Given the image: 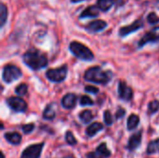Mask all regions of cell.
I'll use <instances>...</instances> for the list:
<instances>
[{"label": "cell", "mask_w": 159, "mask_h": 158, "mask_svg": "<svg viewBox=\"0 0 159 158\" xmlns=\"http://www.w3.org/2000/svg\"><path fill=\"white\" fill-rule=\"evenodd\" d=\"M93 101L89 96H82L80 99V104L82 106H88V105H93Z\"/></svg>", "instance_id": "f1b7e54d"}, {"label": "cell", "mask_w": 159, "mask_h": 158, "mask_svg": "<svg viewBox=\"0 0 159 158\" xmlns=\"http://www.w3.org/2000/svg\"><path fill=\"white\" fill-rule=\"evenodd\" d=\"M21 76V71L11 64L6 65L3 69V80L7 84H10L11 82L19 79Z\"/></svg>", "instance_id": "277c9868"}, {"label": "cell", "mask_w": 159, "mask_h": 158, "mask_svg": "<svg viewBox=\"0 0 159 158\" xmlns=\"http://www.w3.org/2000/svg\"><path fill=\"white\" fill-rule=\"evenodd\" d=\"M63 158H75L74 156H65V157Z\"/></svg>", "instance_id": "e575fe53"}, {"label": "cell", "mask_w": 159, "mask_h": 158, "mask_svg": "<svg viewBox=\"0 0 159 158\" xmlns=\"http://www.w3.org/2000/svg\"><path fill=\"white\" fill-rule=\"evenodd\" d=\"M111 156V151L107 148L105 142L101 143L98 148L91 153H88L86 158H108Z\"/></svg>", "instance_id": "ba28073f"}, {"label": "cell", "mask_w": 159, "mask_h": 158, "mask_svg": "<svg viewBox=\"0 0 159 158\" xmlns=\"http://www.w3.org/2000/svg\"><path fill=\"white\" fill-rule=\"evenodd\" d=\"M67 72H68V68L66 66H62L61 68L48 70L46 73V75L48 80L52 82L60 83V82H62L66 78Z\"/></svg>", "instance_id": "5b68a950"}, {"label": "cell", "mask_w": 159, "mask_h": 158, "mask_svg": "<svg viewBox=\"0 0 159 158\" xmlns=\"http://www.w3.org/2000/svg\"><path fill=\"white\" fill-rule=\"evenodd\" d=\"M103 120H104V123L106 126H111L113 124V117H112L111 113L108 110L105 111L103 114Z\"/></svg>", "instance_id": "4316f807"}, {"label": "cell", "mask_w": 159, "mask_h": 158, "mask_svg": "<svg viewBox=\"0 0 159 158\" xmlns=\"http://www.w3.org/2000/svg\"><path fill=\"white\" fill-rule=\"evenodd\" d=\"M70 50L76 58L83 61H91L94 58L92 51L89 47L76 41H74L70 44Z\"/></svg>", "instance_id": "3957f363"}, {"label": "cell", "mask_w": 159, "mask_h": 158, "mask_svg": "<svg viewBox=\"0 0 159 158\" xmlns=\"http://www.w3.org/2000/svg\"><path fill=\"white\" fill-rule=\"evenodd\" d=\"M24 63L32 70H40L48 65V58L41 51L32 48L26 51L22 57Z\"/></svg>", "instance_id": "6da1fadb"}, {"label": "cell", "mask_w": 159, "mask_h": 158, "mask_svg": "<svg viewBox=\"0 0 159 158\" xmlns=\"http://www.w3.org/2000/svg\"><path fill=\"white\" fill-rule=\"evenodd\" d=\"M93 117L94 116H93L91 111H89V110H85V111L81 112L79 115V118L83 124H89V122L93 119Z\"/></svg>", "instance_id": "44dd1931"}, {"label": "cell", "mask_w": 159, "mask_h": 158, "mask_svg": "<svg viewBox=\"0 0 159 158\" xmlns=\"http://www.w3.org/2000/svg\"><path fill=\"white\" fill-rule=\"evenodd\" d=\"M7 19V8L4 4H1L0 6V25L3 26Z\"/></svg>", "instance_id": "603a6c76"}, {"label": "cell", "mask_w": 159, "mask_h": 158, "mask_svg": "<svg viewBox=\"0 0 159 158\" xmlns=\"http://www.w3.org/2000/svg\"><path fill=\"white\" fill-rule=\"evenodd\" d=\"M76 103V96L73 93L66 94L61 100V105L65 109H73Z\"/></svg>", "instance_id": "5bb4252c"}, {"label": "cell", "mask_w": 159, "mask_h": 158, "mask_svg": "<svg viewBox=\"0 0 159 158\" xmlns=\"http://www.w3.org/2000/svg\"><path fill=\"white\" fill-rule=\"evenodd\" d=\"M142 137H143V131L139 130L138 132L132 134L129 140L127 148L129 151H134L136 150L142 143Z\"/></svg>", "instance_id": "7c38bea8"}, {"label": "cell", "mask_w": 159, "mask_h": 158, "mask_svg": "<svg viewBox=\"0 0 159 158\" xmlns=\"http://www.w3.org/2000/svg\"><path fill=\"white\" fill-rule=\"evenodd\" d=\"M147 20L149 23L151 24H155V23H157L159 21V18L158 16L155 13V12H151L148 14L147 16Z\"/></svg>", "instance_id": "83f0119b"}, {"label": "cell", "mask_w": 159, "mask_h": 158, "mask_svg": "<svg viewBox=\"0 0 159 158\" xmlns=\"http://www.w3.org/2000/svg\"><path fill=\"white\" fill-rule=\"evenodd\" d=\"M146 154L149 156L155 155V154H159V139L151 141L148 143L147 149H146Z\"/></svg>", "instance_id": "ac0fdd59"}, {"label": "cell", "mask_w": 159, "mask_h": 158, "mask_svg": "<svg viewBox=\"0 0 159 158\" xmlns=\"http://www.w3.org/2000/svg\"><path fill=\"white\" fill-rule=\"evenodd\" d=\"M140 123V117L137 115H130L128 118V129L134 130Z\"/></svg>", "instance_id": "d6986e66"}, {"label": "cell", "mask_w": 159, "mask_h": 158, "mask_svg": "<svg viewBox=\"0 0 159 158\" xmlns=\"http://www.w3.org/2000/svg\"><path fill=\"white\" fill-rule=\"evenodd\" d=\"M85 90L87 92H89V93H92V94H97L99 92V88H96V87H93V86H87L85 88Z\"/></svg>", "instance_id": "4dcf8cb0"}, {"label": "cell", "mask_w": 159, "mask_h": 158, "mask_svg": "<svg viewBox=\"0 0 159 158\" xmlns=\"http://www.w3.org/2000/svg\"><path fill=\"white\" fill-rule=\"evenodd\" d=\"M107 27V23L102 20H93V21H90L87 26H86V29L89 31V32H91V33H96V32H100L103 29H105Z\"/></svg>", "instance_id": "4fadbf2b"}, {"label": "cell", "mask_w": 159, "mask_h": 158, "mask_svg": "<svg viewBox=\"0 0 159 158\" xmlns=\"http://www.w3.org/2000/svg\"><path fill=\"white\" fill-rule=\"evenodd\" d=\"M7 105L15 112L23 113L27 109V103L24 100L18 97H10L7 100Z\"/></svg>", "instance_id": "52a82bcc"}, {"label": "cell", "mask_w": 159, "mask_h": 158, "mask_svg": "<svg viewBox=\"0 0 159 158\" xmlns=\"http://www.w3.org/2000/svg\"><path fill=\"white\" fill-rule=\"evenodd\" d=\"M1 156H2V158H5V156H4V154H3V153H1Z\"/></svg>", "instance_id": "d590c367"}, {"label": "cell", "mask_w": 159, "mask_h": 158, "mask_svg": "<svg viewBox=\"0 0 159 158\" xmlns=\"http://www.w3.org/2000/svg\"><path fill=\"white\" fill-rule=\"evenodd\" d=\"M55 115H56V113H55V110H54L52 104H48L46 107V109L44 110L43 118L46 120H53L55 118Z\"/></svg>", "instance_id": "ffe728a7"}, {"label": "cell", "mask_w": 159, "mask_h": 158, "mask_svg": "<svg viewBox=\"0 0 159 158\" xmlns=\"http://www.w3.org/2000/svg\"><path fill=\"white\" fill-rule=\"evenodd\" d=\"M125 115H126V111L123 109V108H119L117 111H116V119H121V118H123L124 116H125Z\"/></svg>", "instance_id": "1f68e13d"}, {"label": "cell", "mask_w": 159, "mask_h": 158, "mask_svg": "<svg viewBox=\"0 0 159 158\" xmlns=\"http://www.w3.org/2000/svg\"><path fill=\"white\" fill-rule=\"evenodd\" d=\"M44 145V142L29 145L22 151L20 158H40Z\"/></svg>", "instance_id": "8992f818"}, {"label": "cell", "mask_w": 159, "mask_h": 158, "mask_svg": "<svg viewBox=\"0 0 159 158\" xmlns=\"http://www.w3.org/2000/svg\"><path fill=\"white\" fill-rule=\"evenodd\" d=\"M27 90H28V87H27L26 84H20V85H19L16 88V89H15L16 93L19 96H24L27 93Z\"/></svg>", "instance_id": "484cf974"}, {"label": "cell", "mask_w": 159, "mask_h": 158, "mask_svg": "<svg viewBox=\"0 0 159 158\" xmlns=\"http://www.w3.org/2000/svg\"><path fill=\"white\" fill-rule=\"evenodd\" d=\"M7 142L12 145H19L21 142V136L18 132H7L4 135Z\"/></svg>", "instance_id": "2e32d148"}, {"label": "cell", "mask_w": 159, "mask_h": 158, "mask_svg": "<svg viewBox=\"0 0 159 158\" xmlns=\"http://www.w3.org/2000/svg\"><path fill=\"white\" fill-rule=\"evenodd\" d=\"M65 141H66V142H67L69 145H72V146H74V145H75V144L77 143L76 139L75 138L74 134H73L72 131H70V130H68V131L65 133Z\"/></svg>", "instance_id": "d4e9b609"}, {"label": "cell", "mask_w": 159, "mask_h": 158, "mask_svg": "<svg viewBox=\"0 0 159 158\" xmlns=\"http://www.w3.org/2000/svg\"><path fill=\"white\" fill-rule=\"evenodd\" d=\"M34 129V124H26V125H23L21 127V130L23 131L24 134H29L31 133L33 130Z\"/></svg>", "instance_id": "f546056e"}, {"label": "cell", "mask_w": 159, "mask_h": 158, "mask_svg": "<svg viewBox=\"0 0 159 158\" xmlns=\"http://www.w3.org/2000/svg\"><path fill=\"white\" fill-rule=\"evenodd\" d=\"M85 79L89 82H93L97 84H107L110 79L111 75L109 73L102 70L100 67H91L85 73Z\"/></svg>", "instance_id": "7a4b0ae2"}, {"label": "cell", "mask_w": 159, "mask_h": 158, "mask_svg": "<svg viewBox=\"0 0 159 158\" xmlns=\"http://www.w3.org/2000/svg\"><path fill=\"white\" fill-rule=\"evenodd\" d=\"M99 7H95V6H90L89 7H87L80 15V18H94L97 17L99 15Z\"/></svg>", "instance_id": "e0dca14e"}, {"label": "cell", "mask_w": 159, "mask_h": 158, "mask_svg": "<svg viewBox=\"0 0 159 158\" xmlns=\"http://www.w3.org/2000/svg\"><path fill=\"white\" fill-rule=\"evenodd\" d=\"M73 3H78V2H81V1H83V0H71Z\"/></svg>", "instance_id": "d6a6232c"}, {"label": "cell", "mask_w": 159, "mask_h": 158, "mask_svg": "<svg viewBox=\"0 0 159 158\" xmlns=\"http://www.w3.org/2000/svg\"><path fill=\"white\" fill-rule=\"evenodd\" d=\"M159 110V102L158 101H152L148 104V115H152L156 114Z\"/></svg>", "instance_id": "cb8c5ba5"}, {"label": "cell", "mask_w": 159, "mask_h": 158, "mask_svg": "<svg viewBox=\"0 0 159 158\" xmlns=\"http://www.w3.org/2000/svg\"><path fill=\"white\" fill-rule=\"evenodd\" d=\"M156 6H157V7L159 8V0H157V3H156Z\"/></svg>", "instance_id": "836d02e7"}, {"label": "cell", "mask_w": 159, "mask_h": 158, "mask_svg": "<svg viewBox=\"0 0 159 158\" xmlns=\"http://www.w3.org/2000/svg\"><path fill=\"white\" fill-rule=\"evenodd\" d=\"M118 95L121 100L129 102L133 97V92L132 89L126 85V83L121 81L118 84Z\"/></svg>", "instance_id": "30bf717a"}, {"label": "cell", "mask_w": 159, "mask_h": 158, "mask_svg": "<svg viewBox=\"0 0 159 158\" xmlns=\"http://www.w3.org/2000/svg\"><path fill=\"white\" fill-rule=\"evenodd\" d=\"M159 41V27L154 28L151 32L146 33L139 42V47H143L147 43H154Z\"/></svg>", "instance_id": "9c48e42d"}, {"label": "cell", "mask_w": 159, "mask_h": 158, "mask_svg": "<svg viewBox=\"0 0 159 158\" xmlns=\"http://www.w3.org/2000/svg\"><path fill=\"white\" fill-rule=\"evenodd\" d=\"M114 4V0H98L97 1V7L102 10L107 11L111 8V7Z\"/></svg>", "instance_id": "7402d4cb"}, {"label": "cell", "mask_w": 159, "mask_h": 158, "mask_svg": "<svg viewBox=\"0 0 159 158\" xmlns=\"http://www.w3.org/2000/svg\"><path fill=\"white\" fill-rule=\"evenodd\" d=\"M143 26V20H136L134 22H132L130 25L129 26H125V27H122L120 30H119V34L120 36H126L133 32H136L137 30L141 29L142 27Z\"/></svg>", "instance_id": "8fae6325"}, {"label": "cell", "mask_w": 159, "mask_h": 158, "mask_svg": "<svg viewBox=\"0 0 159 158\" xmlns=\"http://www.w3.org/2000/svg\"><path fill=\"white\" fill-rule=\"evenodd\" d=\"M103 129V125L99 123V122H94L92 124H90L87 129H86V134L88 137L91 138V137H94L98 132H100L101 130Z\"/></svg>", "instance_id": "9a60e30c"}]
</instances>
